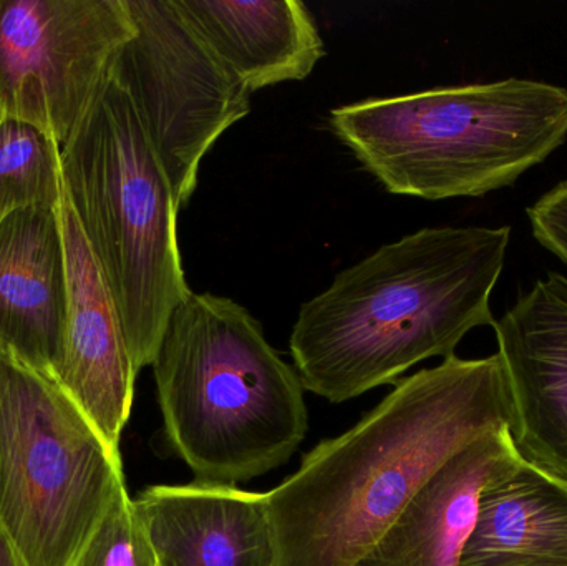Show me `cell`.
<instances>
[{
    "instance_id": "obj_1",
    "label": "cell",
    "mask_w": 567,
    "mask_h": 566,
    "mask_svg": "<svg viewBox=\"0 0 567 566\" xmlns=\"http://www.w3.org/2000/svg\"><path fill=\"white\" fill-rule=\"evenodd\" d=\"M509 422L498 352L453 354L400 379L359 424L320 442L266 494L276 566H355L456 452Z\"/></svg>"
},
{
    "instance_id": "obj_2",
    "label": "cell",
    "mask_w": 567,
    "mask_h": 566,
    "mask_svg": "<svg viewBox=\"0 0 567 566\" xmlns=\"http://www.w3.org/2000/svg\"><path fill=\"white\" fill-rule=\"evenodd\" d=\"M509 238V226L423 228L343 269L300 306L290 335L303 391L342 404L495 326Z\"/></svg>"
},
{
    "instance_id": "obj_3",
    "label": "cell",
    "mask_w": 567,
    "mask_h": 566,
    "mask_svg": "<svg viewBox=\"0 0 567 566\" xmlns=\"http://www.w3.org/2000/svg\"><path fill=\"white\" fill-rule=\"evenodd\" d=\"M163 434L196 482L236 485L287 464L309 414L296 369L239 302L192 292L153 361Z\"/></svg>"
},
{
    "instance_id": "obj_4",
    "label": "cell",
    "mask_w": 567,
    "mask_h": 566,
    "mask_svg": "<svg viewBox=\"0 0 567 566\" xmlns=\"http://www.w3.org/2000/svg\"><path fill=\"white\" fill-rule=\"evenodd\" d=\"M330 128L393 195L475 198L513 185L567 138V90L528 79L337 106Z\"/></svg>"
},
{
    "instance_id": "obj_5",
    "label": "cell",
    "mask_w": 567,
    "mask_h": 566,
    "mask_svg": "<svg viewBox=\"0 0 567 566\" xmlns=\"http://www.w3.org/2000/svg\"><path fill=\"white\" fill-rule=\"evenodd\" d=\"M63 185L122 321L136 371L192 295L179 255V206L132 100L110 76L60 146Z\"/></svg>"
},
{
    "instance_id": "obj_6",
    "label": "cell",
    "mask_w": 567,
    "mask_h": 566,
    "mask_svg": "<svg viewBox=\"0 0 567 566\" xmlns=\"http://www.w3.org/2000/svg\"><path fill=\"white\" fill-rule=\"evenodd\" d=\"M120 449L52 375L0 351V527L29 566H73L120 488Z\"/></svg>"
},
{
    "instance_id": "obj_7",
    "label": "cell",
    "mask_w": 567,
    "mask_h": 566,
    "mask_svg": "<svg viewBox=\"0 0 567 566\" xmlns=\"http://www.w3.org/2000/svg\"><path fill=\"white\" fill-rule=\"evenodd\" d=\"M135 35L112 76L132 100L179 208L199 163L251 110L248 86L216 56L173 0H126Z\"/></svg>"
},
{
    "instance_id": "obj_8",
    "label": "cell",
    "mask_w": 567,
    "mask_h": 566,
    "mask_svg": "<svg viewBox=\"0 0 567 566\" xmlns=\"http://www.w3.org/2000/svg\"><path fill=\"white\" fill-rule=\"evenodd\" d=\"M133 35L126 0H0V115L62 146Z\"/></svg>"
},
{
    "instance_id": "obj_9",
    "label": "cell",
    "mask_w": 567,
    "mask_h": 566,
    "mask_svg": "<svg viewBox=\"0 0 567 566\" xmlns=\"http://www.w3.org/2000/svg\"><path fill=\"white\" fill-rule=\"evenodd\" d=\"M519 461L567 487V278L538 279L493 326Z\"/></svg>"
},
{
    "instance_id": "obj_10",
    "label": "cell",
    "mask_w": 567,
    "mask_h": 566,
    "mask_svg": "<svg viewBox=\"0 0 567 566\" xmlns=\"http://www.w3.org/2000/svg\"><path fill=\"white\" fill-rule=\"evenodd\" d=\"M66 266L62 359L55 379L113 447L132 414L138 371L99 263L63 185L59 205Z\"/></svg>"
},
{
    "instance_id": "obj_11",
    "label": "cell",
    "mask_w": 567,
    "mask_h": 566,
    "mask_svg": "<svg viewBox=\"0 0 567 566\" xmlns=\"http://www.w3.org/2000/svg\"><path fill=\"white\" fill-rule=\"evenodd\" d=\"M158 566H276L266 494L236 485H153L133 498Z\"/></svg>"
},
{
    "instance_id": "obj_12",
    "label": "cell",
    "mask_w": 567,
    "mask_h": 566,
    "mask_svg": "<svg viewBox=\"0 0 567 566\" xmlns=\"http://www.w3.org/2000/svg\"><path fill=\"white\" fill-rule=\"evenodd\" d=\"M66 266L59 206H29L0 225V351L55 378Z\"/></svg>"
},
{
    "instance_id": "obj_13",
    "label": "cell",
    "mask_w": 567,
    "mask_h": 566,
    "mask_svg": "<svg viewBox=\"0 0 567 566\" xmlns=\"http://www.w3.org/2000/svg\"><path fill=\"white\" fill-rule=\"evenodd\" d=\"M516 462L508 429L476 439L416 492L355 566H460L483 491Z\"/></svg>"
},
{
    "instance_id": "obj_14",
    "label": "cell",
    "mask_w": 567,
    "mask_h": 566,
    "mask_svg": "<svg viewBox=\"0 0 567 566\" xmlns=\"http://www.w3.org/2000/svg\"><path fill=\"white\" fill-rule=\"evenodd\" d=\"M206 45L249 92L303 80L326 45L299 0H173Z\"/></svg>"
},
{
    "instance_id": "obj_15",
    "label": "cell",
    "mask_w": 567,
    "mask_h": 566,
    "mask_svg": "<svg viewBox=\"0 0 567 566\" xmlns=\"http://www.w3.org/2000/svg\"><path fill=\"white\" fill-rule=\"evenodd\" d=\"M460 566H567V487L525 462L480 498Z\"/></svg>"
},
{
    "instance_id": "obj_16",
    "label": "cell",
    "mask_w": 567,
    "mask_h": 566,
    "mask_svg": "<svg viewBox=\"0 0 567 566\" xmlns=\"http://www.w3.org/2000/svg\"><path fill=\"white\" fill-rule=\"evenodd\" d=\"M60 145L37 126L0 115V225L29 206H59Z\"/></svg>"
},
{
    "instance_id": "obj_17",
    "label": "cell",
    "mask_w": 567,
    "mask_h": 566,
    "mask_svg": "<svg viewBox=\"0 0 567 566\" xmlns=\"http://www.w3.org/2000/svg\"><path fill=\"white\" fill-rule=\"evenodd\" d=\"M73 566H158L155 548L126 485L113 498Z\"/></svg>"
},
{
    "instance_id": "obj_18",
    "label": "cell",
    "mask_w": 567,
    "mask_h": 566,
    "mask_svg": "<svg viewBox=\"0 0 567 566\" xmlns=\"http://www.w3.org/2000/svg\"><path fill=\"white\" fill-rule=\"evenodd\" d=\"M533 235L539 245L567 266V179L528 209Z\"/></svg>"
},
{
    "instance_id": "obj_19",
    "label": "cell",
    "mask_w": 567,
    "mask_h": 566,
    "mask_svg": "<svg viewBox=\"0 0 567 566\" xmlns=\"http://www.w3.org/2000/svg\"><path fill=\"white\" fill-rule=\"evenodd\" d=\"M0 566H29L0 527Z\"/></svg>"
}]
</instances>
